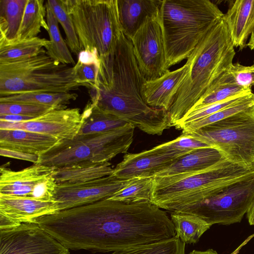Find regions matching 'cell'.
<instances>
[{"instance_id":"6da1fadb","label":"cell","mask_w":254,"mask_h":254,"mask_svg":"<svg viewBox=\"0 0 254 254\" xmlns=\"http://www.w3.org/2000/svg\"><path fill=\"white\" fill-rule=\"evenodd\" d=\"M145 81L131 41L122 32L113 53L100 63L98 85L89 89L90 101L145 133L161 135L171 127L168 113L146 103L142 95Z\"/></svg>"},{"instance_id":"7a4b0ae2","label":"cell","mask_w":254,"mask_h":254,"mask_svg":"<svg viewBox=\"0 0 254 254\" xmlns=\"http://www.w3.org/2000/svg\"><path fill=\"white\" fill-rule=\"evenodd\" d=\"M234 47L223 16L187 58L186 75L168 112L171 127H175L206 91L230 69L235 55Z\"/></svg>"},{"instance_id":"3957f363","label":"cell","mask_w":254,"mask_h":254,"mask_svg":"<svg viewBox=\"0 0 254 254\" xmlns=\"http://www.w3.org/2000/svg\"><path fill=\"white\" fill-rule=\"evenodd\" d=\"M166 68L187 59L208 31L224 16L209 0H159Z\"/></svg>"},{"instance_id":"277c9868","label":"cell","mask_w":254,"mask_h":254,"mask_svg":"<svg viewBox=\"0 0 254 254\" xmlns=\"http://www.w3.org/2000/svg\"><path fill=\"white\" fill-rule=\"evenodd\" d=\"M254 174V167L225 159L201 172L156 177L151 202L160 208L178 211L208 197L222 186Z\"/></svg>"},{"instance_id":"5b68a950","label":"cell","mask_w":254,"mask_h":254,"mask_svg":"<svg viewBox=\"0 0 254 254\" xmlns=\"http://www.w3.org/2000/svg\"><path fill=\"white\" fill-rule=\"evenodd\" d=\"M80 86L74 66L55 61L45 50L29 58L0 62V96L25 92L67 93Z\"/></svg>"},{"instance_id":"8992f818","label":"cell","mask_w":254,"mask_h":254,"mask_svg":"<svg viewBox=\"0 0 254 254\" xmlns=\"http://www.w3.org/2000/svg\"><path fill=\"white\" fill-rule=\"evenodd\" d=\"M73 22L81 50L97 55L100 62L114 52L123 32L117 0H63Z\"/></svg>"},{"instance_id":"52a82bcc","label":"cell","mask_w":254,"mask_h":254,"mask_svg":"<svg viewBox=\"0 0 254 254\" xmlns=\"http://www.w3.org/2000/svg\"><path fill=\"white\" fill-rule=\"evenodd\" d=\"M134 128L127 124L108 132L60 140L39 156L37 164L57 168L82 162H109L117 155L127 152L133 141Z\"/></svg>"},{"instance_id":"ba28073f","label":"cell","mask_w":254,"mask_h":254,"mask_svg":"<svg viewBox=\"0 0 254 254\" xmlns=\"http://www.w3.org/2000/svg\"><path fill=\"white\" fill-rule=\"evenodd\" d=\"M217 149L229 161L254 168V106L191 132H182Z\"/></svg>"},{"instance_id":"9c48e42d","label":"cell","mask_w":254,"mask_h":254,"mask_svg":"<svg viewBox=\"0 0 254 254\" xmlns=\"http://www.w3.org/2000/svg\"><path fill=\"white\" fill-rule=\"evenodd\" d=\"M254 200V174L222 186L208 197L178 211L193 214L211 226L239 223Z\"/></svg>"},{"instance_id":"30bf717a","label":"cell","mask_w":254,"mask_h":254,"mask_svg":"<svg viewBox=\"0 0 254 254\" xmlns=\"http://www.w3.org/2000/svg\"><path fill=\"white\" fill-rule=\"evenodd\" d=\"M56 168L40 164L19 171L4 164L0 168V195L53 200L57 185Z\"/></svg>"},{"instance_id":"8fae6325","label":"cell","mask_w":254,"mask_h":254,"mask_svg":"<svg viewBox=\"0 0 254 254\" xmlns=\"http://www.w3.org/2000/svg\"><path fill=\"white\" fill-rule=\"evenodd\" d=\"M131 41L138 66L146 81L155 80L168 70L158 11L147 18Z\"/></svg>"},{"instance_id":"7c38bea8","label":"cell","mask_w":254,"mask_h":254,"mask_svg":"<svg viewBox=\"0 0 254 254\" xmlns=\"http://www.w3.org/2000/svg\"><path fill=\"white\" fill-rule=\"evenodd\" d=\"M0 254H69V249L37 223L0 230Z\"/></svg>"},{"instance_id":"4fadbf2b","label":"cell","mask_w":254,"mask_h":254,"mask_svg":"<svg viewBox=\"0 0 254 254\" xmlns=\"http://www.w3.org/2000/svg\"><path fill=\"white\" fill-rule=\"evenodd\" d=\"M130 181L110 175L84 182L57 184L53 199L57 202L59 211L86 205L109 198Z\"/></svg>"},{"instance_id":"5bb4252c","label":"cell","mask_w":254,"mask_h":254,"mask_svg":"<svg viewBox=\"0 0 254 254\" xmlns=\"http://www.w3.org/2000/svg\"><path fill=\"white\" fill-rule=\"evenodd\" d=\"M81 125L80 109L66 107L52 110L26 122L0 121V129L27 130L63 140L74 138L78 134Z\"/></svg>"},{"instance_id":"9a60e30c","label":"cell","mask_w":254,"mask_h":254,"mask_svg":"<svg viewBox=\"0 0 254 254\" xmlns=\"http://www.w3.org/2000/svg\"><path fill=\"white\" fill-rule=\"evenodd\" d=\"M184 155L163 143L139 153H127L114 168L112 175L125 180L154 178Z\"/></svg>"},{"instance_id":"2e32d148","label":"cell","mask_w":254,"mask_h":254,"mask_svg":"<svg viewBox=\"0 0 254 254\" xmlns=\"http://www.w3.org/2000/svg\"><path fill=\"white\" fill-rule=\"evenodd\" d=\"M59 211L54 200L0 195V213L19 223H35L37 219Z\"/></svg>"},{"instance_id":"e0dca14e","label":"cell","mask_w":254,"mask_h":254,"mask_svg":"<svg viewBox=\"0 0 254 254\" xmlns=\"http://www.w3.org/2000/svg\"><path fill=\"white\" fill-rule=\"evenodd\" d=\"M187 69L185 64L174 71L168 70L155 80L146 81L142 86V95L146 103L150 107L168 112L185 77Z\"/></svg>"},{"instance_id":"ac0fdd59","label":"cell","mask_w":254,"mask_h":254,"mask_svg":"<svg viewBox=\"0 0 254 254\" xmlns=\"http://www.w3.org/2000/svg\"><path fill=\"white\" fill-rule=\"evenodd\" d=\"M61 139L21 129H0V148L40 156Z\"/></svg>"},{"instance_id":"d6986e66","label":"cell","mask_w":254,"mask_h":254,"mask_svg":"<svg viewBox=\"0 0 254 254\" xmlns=\"http://www.w3.org/2000/svg\"><path fill=\"white\" fill-rule=\"evenodd\" d=\"M229 4L224 18L235 47L243 49L254 27V0H236Z\"/></svg>"},{"instance_id":"ffe728a7","label":"cell","mask_w":254,"mask_h":254,"mask_svg":"<svg viewBox=\"0 0 254 254\" xmlns=\"http://www.w3.org/2000/svg\"><path fill=\"white\" fill-rule=\"evenodd\" d=\"M225 159H226L223 155L214 148H197L180 157L155 177L201 172Z\"/></svg>"},{"instance_id":"44dd1931","label":"cell","mask_w":254,"mask_h":254,"mask_svg":"<svg viewBox=\"0 0 254 254\" xmlns=\"http://www.w3.org/2000/svg\"><path fill=\"white\" fill-rule=\"evenodd\" d=\"M123 32L131 40L149 17L158 11L159 0H117Z\"/></svg>"},{"instance_id":"7402d4cb","label":"cell","mask_w":254,"mask_h":254,"mask_svg":"<svg viewBox=\"0 0 254 254\" xmlns=\"http://www.w3.org/2000/svg\"><path fill=\"white\" fill-rule=\"evenodd\" d=\"M113 171L109 162H82L56 168L54 177L57 184H74L110 176Z\"/></svg>"},{"instance_id":"603a6c76","label":"cell","mask_w":254,"mask_h":254,"mask_svg":"<svg viewBox=\"0 0 254 254\" xmlns=\"http://www.w3.org/2000/svg\"><path fill=\"white\" fill-rule=\"evenodd\" d=\"M81 127L77 135L108 132L128 124L118 117L100 110L90 101L81 113Z\"/></svg>"},{"instance_id":"cb8c5ba5","label":"cell","mask_w":254,"mask_h":254,"mask_svg":"<svg viewBox=\"0 0 254 254\" xmlns=\"http://www.w3.org/2000/svg\"><path fill=\"white\" fill-rule=\"evenodd\" d=\"M28 0H0V43L17 40Z\"/></svg>"},{"instance_id":"d4e9b609","label":"cell","mask_w":254,"mask_h":254,"mask_svg":"<svg viewBox=\"0 0 254 254\" xmlns=\"http://www.w3.org/2000/svg\"><path fill=\"white\" fill-rule=\"evenodd\" d=\"M171 220L176 231V236L185 244H195L211 226L204 220L193 214L173 211Z\"/></svg>"},{"instance_id":"484cf974","label":"cell","mask_w":254,"mask_h":254,"mask_svg":"<svg viewBox=\"0 0 254 254\" xmlns=\"http://www.w3.org/2000/svg\"><path fill=\"white\" fill-rule=\"evenodd\" d=\"M43 0H28L16 40L37 37L44 28L48 30L47 10Z\"/></svg>"},{"instance_id":"4316f807","label":"cell","mask_w":254,"mask_h":254,"mask_svg":"<svg viewBox=\"0 0 254 254\" xmlns=\"http://www.w3.org/2000/svg\"><path fill=\"white\" fill-rule=\"evenodd\" d=\"M50 43L45 38L36 37L0 43V62H7L29 58L39 54Z\"/></svg>"},{"instance_id":"83f0119b","label":"cell","mask_w":254,"mask_h":254,"mask_svg":"<svg viewBox=\"0 0 254 254\" xmlns=\"http://www.w3.org/2000/svg\"><path fill=\"white\" fill-rule=\"evenodd\" d=\"M47 10L46 20L50 43L45 48L47 54L55 61L72 66L75 62L71 52L63 39L59 28V22L50 7L45 4Z\"/></svg>"},{"instance_id":"f1b7e54d","label":"cell","mask_w":254,"mask_h":254,"mask_svg":"<svg viewBox=\"0 0 254 254\" xmlns=\"http://www.w3.org/2000/svg\"><path fill=\"white\" fill-rule=\"evenodd\" d=\"M249 90L251 89H246L238 85L233 75L228 70L206 91L190 111L220 102Z\"/></svg>"},{"instance_id":"f546056e","label":"cell","mask_w":254,"mask_h":254,"mask_svg":"<svg viewBox=\"0 0 254 254\" xmlns=\"http://www.w3.org/2000/svg\"><path fill=\"white\" fill-rule=\"evenodd\" d=\"M77 97L74 92H25L0 96V102L26 103L65 108Z\"/></svg>"},{"instance_id":"4dcf8cb0","label":"cell","mask_w":254,"mask_h":254,"mask_svg":"<svg viewBox=\"0 0 254 254\" xmlns=\"http://www.w3.org/2000/svg\"><path fill=\"white\" fill-rule=\"evenodd\" d=\"M154 178L131 179L126 187L108 199L127 203L151 202Z\"/></svg>"},{"instance_id":"1f68e13d","label":"cell","mask_w":254,"mask_h":254,"mask_svg":"<svg viewBox=\"0 0 254 254\" xmlns=\"http://www.w3.org/2000/svg\"><path fill=\"white\" fill-rule=\"evenodd\" d=\"M254 106V94L252 92L239 101L200 120L191 122L181 127L182 132H191L218 122Z\"/></svg>"},{"instance_id":"d6a6232c","label":"cell","mask_w":254,"mask_h":254,"mask_svg":"<svg viewBox=\"0 0 254 254\" xmlns=\"http://www.w3.org/2000/svg\"><path fill=\"white\" fill-rule=\"evenodd\" d=\"M45 4L50 7L62 26L68 48L78 57L82 50L73 22L65 8L63 0H48L45 1Z\"/></svg>"},{"instance_id":"836d02e7","label":"cell","mask_w":254,"mask_h":254,"mask_svg":"<svg viewBox=\"0 0 254 254\" xmlns=\"http://www.w3.org/2000/svg\"><path fill=\"white\" fill-rule=\"evenodd\" d=\"M185 244L175 236L160 242L115 251L111 254H185Z\"/></svg>"},{"instance_id":"e575fe53","label":"cell","mask_w":254,"mask_h":254,"mask_svg":"<svg viewBox=\"0 0 254 254\" xmlns=\"http://www.w3.org/2000/svg\"><path fill=\"white\" fill-rule=\"evenodd\" d=\"M252 92V90H249L231 96L220 102L190 111L184 116L175 127L178 129H181L183 126L187 124L205 118L228 107Z\"/></svg>"},{"instance_id":"d590c367","label":"cell","mask_w":254,"mask_h":254,"mask_svg":"<svg viewBox=\"0 0 254 254\" xmlns=\"http://www.w3.org/2000/svg\"><path fill=\"white\" fill-rule=\"evenodd\" d=\"M60 108H64L32 103L0 102V115H18L36 118Z\"/></svg>"},{"instance_id":"8d00e7d4","label":"cell","mask_w":254,"mask_h":254,"mask_svg":"<svg viewBox=\"0 0 254 254\" xmlns=\"http://www.w3.org/2000/svg\"><path fill=\"white\" fill-rule=\"evenodd\" d=\"M100 61L83 63L77 61L74 66L76 75L83 86L96 87L100 69Z\"/></svg>"},{"instance_id":"74e56055","label":"cell","mask_w":254,"mask_h":254,"mask_svg":"<svg viewBox=\"0 0 254 254\" xmlns=\"http://www.w3.org/2000/svg\"><path fill=\"white\" fill-rule=\"evenodd\" d=\"M163 144L167 148L183 155L197 148L211 147L207 144L183 133L176 139Z\"/></svg>"},{"instance_id":"f35d334b","label":"cell","mask_w":254,"mask_h":254,"mask_svg":"<svg viewBox=\"0 0 254 254\" xmlns=\"http://www.w3.org/2000/svg\"><path fill=\"white\" fill-rule=\"evenodd\" d=\"M229 72L236 83L246 89H251L254 85V65L244 66L239 63L233 64Z\"/></svg>"},{"instance_id":"ab89813d","label":"cell","mask_w":254,"mask_h":254,"mask_svg":"<svg viewBox=\"0 0 254 254\" xmlns=\"http://www.w3.org/2000/svg\"><path fill=\"white\" fill-rule=\"evenodd\" d=\"M0 154L1 156L4 157L29 161L33 164H37L39 162V156L37 155L27 154L1 148H0Z\"/></svg>"},{"instance_id":"60d3db41","label":"cell","mask_w":254,"mask_h":254,"mask_svg":"<svg viewBox=\"0 0 254 254\" xmlns=\"http://www.w3.org/2000/svg\"><path fill=\"white\" fill-rule=\"evenodd\" d=\"M20 224L21 223H19L10 217L2 213H0V230L13 228Z\"/></svg>"},{"instance_id":"b9f144b4","label":"cell","mask_w":254,"mask_h":254,"mask_svg":"<svg viewBox=\"0 0 254 254\" xmlns=\"http://www.w3.org/2000/svg\"><path fill=\"white\" fill-rule=\"evenodd\" d=\"M34 118V117L18 115H0V121L12 123L23 122Z\"/></svg>"},{"instance_id":"7bdbcfd3","label":"cell","mask_w":254,"mask_h":254,"mask_svg":"<svg viewBox=\"0 0 254 254\" xmlns=\"http://www.w3.org/2000/svg\"><path fill=\"white\" fill-rule=\"evenodd\" d=\"M246 214L249 224L254 226V200Z\"/></svg>"},{"instance_id":"ee69618b","label":"cell","mask_w":254,"mask_h":254,"mask_svg":"<svg viewBox=\"0 0 254 254\" xmlns=\"http://www.w3.org/2000/svg\"><path fill=\"white\" fill-rule=\"evenodd\" d=\"M189 254H218L215 250L210 249L206 251H197L193 250Z\"/></svg>"},{"instance_id":"f6af8a7d","label":"cell","mask_w":254,"mask_h":254,"mask_svg":"<svg viewBox=\"0 0 254 254\" xmlns=\"http://www.w3.org/2000/svg\"><path fill=\"white\" fill-rule=\"evenodd\" d=\"M247 46L252 50H254V27L250 35V39L247 44Z\"/></svg>"},{"instance_id":"bcb514c9","label":"cell","mask_w":254,"mask_h":254,"mask_svg":"<svg viewBox=\"0 0 254 254\" xmlns=\"http://www.w3.org/2000/svg\"></svg>"}]
</instances>
